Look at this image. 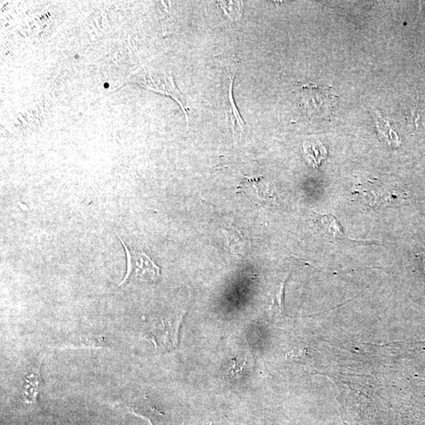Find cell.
<instances>
[{
	"mask_svg": "<svg viewBox=\"0 0 425 425\" xmlns=\"http://www.w3.org/2000/svg\"><path fill=\"white\" fill-rule=\"evenodd\" d=\"M124 246L127 258V272L124 280L120 285L128 281H138L142 283H155L160 278L161 270L145 251L130 249L119 236Z\"/></svg>",
	"mask_w": 425,
	"mask_h": 425,
	"instance_id": "6da1fadb",
	"label": "cell"
},
{
	"mask_svg": "<svg viewBox=\"0 0 425 425\" xmlns=\"http://www.w3.org/2000/svg\"><path fill=\"white\" fill-rule=\"evenodd\" d=\"M299 92L300 107L307 115L321 118L332 111L335 97L327 89L307 85L301 87Z\"/></svg>",
	"mask_w": 425,
	"mask_h": 425,
	"instance_id": "7a4b0ae2",
	"label": "cell"
},
{
	"mask_svg": "<svg viewBox=\"0 0 425 425\" xmlns=\"http://www.w3.org/2000/svg\"><path fill=\"white\" fill-rule=\"evenodd\" d=\"M142 87L148 90L159 92L174 100L182 109L188 124V108L186 100L176 86L172 74L163 72L149 74L142 81Z\"/></svg>",
	"mask_w": 425,
	"mask_h": 425,
	"instance_id": "3957f363",
	"label": "cell"
},
{
	"mask_svg": "<svg viewBox=\"0 0 425 425\" xmlns=\"http://www.w3.org/2000/svg\"><path fill=\"white\" fill-rule=\"evenodd\" d=\"M235 73L229 75L227 95H226V97L227 98L225 99V102L226 115H227V119L232 128L233 137H234V139L237 141V137H241L246 128V125L241 118V115L239 113L238 109L235 104L234 99H233L232 88Z\"/></svg>",
	"mask_w": 425,
	"mask_h": 425,
	"instance_id": "277c9868",
	"label": "cell"
},
{
	"mask_svg": "<svg viewBox=\"0 0 425 425\" xmlns=\"http://www.w3.org/2000/svg\"><path fill=\"white\" fill-rule=\"evenodd\" d=\"M304 153L311 164L314 168L321 166V162L327 157V150L322 143L315 139L308 140L304 145Z\"/></svg>",
	"mask_w": 425,
	"mask_h": 425,
	"instance_id": "5b68a950",
	"label": "cell"
},
{
	"mask_svg": "<svg viewBox=\"0 0 425 425\" xmlns=\"http://www.w3.org/2000/svg\"><path fill=\"white\" fill-rule=\"evenodd\" d=\"M320 217L321 222L329 237L334 241H344L346 239L345 233L337 217L332 215H321Z\"/></svg>",
	"mask_w": 425,
	"mask_h": 425,
	"instance_id": "8992f818",
	"label": "cell"
},
{
	"mask_svg": "<svg viewBox=\"0 0 425 425\" xmlns=\"http://www.w3.org/2000/svg\"><path fill=\"white\" fill-rule=\"evenodd\" d=\"M225 15L233 22H237L242 16V4L239 1H220L219 2Z\"/></svg>",
	"mask_w": 425,
	"mask_h": 425,
	"instance_id": "52a82bcc",
	"label": "cell"
},
{
	"mask_svg": "<svg viewBox=\"0 0 425 425\" xmlns=\"http://www.w3.org/2000/svg\"><path fill=\"white\" fill-rule=\"evenodd\" d=\"M285 280L281 281V283L278 287L277 291L274 294L273 298V308L278 309L280 313H283L285 311L284 307V290Z\"/></svg>",
	"mask_w": 425,
	"mask_h": 425,
	"instance_id": "ba28073f",
	"label": "cell"
},
{
	"mask_svg": "<svg viewBox=\"0 0 425 425\" xmlns=\"http://www.w3.org/2000/svg\"><path fill=\"white\" fill-rule=\"evenodd\" d=\"M246 364V361L239 360H233L232 365L229 367L228 374L230 376H236L243 373V370Z\"/></svg>",
	"mask_w": 425,
	"mask_h": 425,
	"instance_id": "9c48e42d",
	"label": "cell"
}]
</instances>
